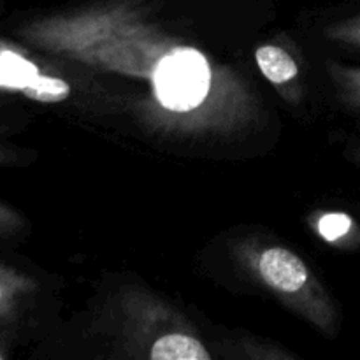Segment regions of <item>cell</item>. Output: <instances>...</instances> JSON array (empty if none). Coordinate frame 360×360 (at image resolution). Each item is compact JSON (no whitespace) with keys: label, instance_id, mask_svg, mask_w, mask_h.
I'll return each mask as SVG.
<instances>
[{"label":"cell","instance_id":"cell-1","mask_svg":"<svg viewBox=\"0 0 360 360\" xmlns=\"http://www.w3.org/2000/svg\"><path fill=\"white\" fill-rule=\"evenodd\" d=\"M157 97L172 111H190L206 98L211 70L197 49L179 48L158 62L153 76Z\"/></svg>","mask_w":360,"mask_h":360},{"label":"cell","instance_id":"cell-2","mask_svg":"<svg viewBox=\"0 0 360 360\" xmlns=\"http://www.w3.org/2000/svg\"><path fill=\"white\" fill-rule=\"evenodd\" d=\"M260 274L280 292H297L308 281V269L295 253L285 248H271L262 253L259 262Z\"/></svg>","mask_w":360,"mask_h":360},{"label":"cell","instance_id":"cell-3","mask_svg":"<svg viewBox=\"0 0 360 360\" xmlns=\"http://www.w3.org/2000/svg\"><path fill=\"white\" fill-rule=\"evenodd\" d=\"M42 74L34 62L11 46L0 42V88L20 91L28 98Z\"/></svg>","mask_w":360,"mask_h":360},{"label":"cell","instance_id":"cell-4","mask_svg":"<svg viewBox=\"0 0 360 360\" xmlns=\"http://www.w3.org/2000/svg\"><path fill=\"white\" fill-rule=\"evenodd\" d=\"M153 360H210V354L200 341L186 334H167L155 341L150 352Z\"/></svg>","mask_w":360,"mask_h":360},{"label":"cell","instance_id":"cell-5","mask_svg":"<svg viewBox=\"0 0 360 360\" xmlns=\"http://www.w3.org/2000/svg\"><path fill=\"white\" fill-rule=\"evenodd\" d=\"M257 63L264 76L274 84H281L297 76V63L287 51L276 46H262L257 49Z\"/></svg>","mask_w":360,"mask_h":360},{"label":"cell","instance_id":"cell-6","mask_svg":"<svg viewBox=\"0 0 360 360\" xmlns=\"http://www.w3.org/2000/svg\"><path fill=\"white\" fill-rule=\"evenodd\" d=\"M319 227L323 239H327V241H338V239L345 238L352 231L354 221L345 213H329L326 217H322Z\"/></svg>","mask_w":360,"mask_h":360},{"label":"cell","instance_id":"cell-7","mask_svg":"<svg viewBox=\"0 0 360 360\" xmlns=\"http://www.w3.org/2000/svg\"><path fill=\"white\" fill-rule=\"evenodd\" d=\"M14 224V217L9 213V210H6L4 206H0V232L7 231L11 225Z\"/></svg>","mask_w":360,"mask_h":360},{"label":"cell","instance_id":"cell-8","mask_svg":"<svg viewBox=\"0 0 360 360\" xmlns=\"http://www.w3.org/2000/svg\"><path fill=\"white\" fill-rule=\"evenodd\" d=\"M350 30H352V37H355L360 42V21H359V23L352 25Z\"/></svg>","mask_w":360,"mask_h":360},{"label":"cell","instance_id":"cell-9","mask_svg":"<svg viewBox=\"0 0 360 360\" xmlns=\"http://www.w3.org/2000/svg\"><path fill=\"white\" fill-rule=\"evenodd\" d=\"M4 297H6V288H4L2 281H0V306H2V302H4Z\"/></svg>","mask_w":360,"mask_h":360},{"label":"cell","instance_id":"cell-10","mask_svg":"<svg viewBox=\"0 0 360 360\" xmlns=\"http://www.w3.org/2000/svg\"><path fill=\"white\" fill-rule=\"evenodd\" d=\"M4 359V355H2V352H0V360H2Z\"/></svg>","mask_w":360,"mask_h":360}]
</instances>
